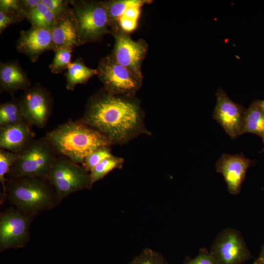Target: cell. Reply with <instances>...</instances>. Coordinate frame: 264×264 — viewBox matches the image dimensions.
Returning a JSON list of instances; mask_svg holds the SVG:
<instances>
[{"mask_svg": "<svg viewBox=\"0 0 264 264\" xmlns=\"http://www.w3.org/2000/svg\"><path fill=\"white\" fill-rule=\"evenodd\" d=\"M137 102L108 93L104 88L88 102L82 122L97 130L112 144H124L141 133H148Z\"/></svg>", "mask_w": 264, "mask_h": 264, "instance_id": "obj_1", "label": "cell"}, {"mask_svg": "<svg viewBox=\"0 0 264 264\" xmlns=\"http://www.w3.org/2000/svg\"><path fill=\"white\" fill-rule=\"evenodd\" d=\"M44 138L58 156L66 157L82 165L88 155L112 144L102 133L80 120L60 125L47 132Z\"/></svg>", "mask_w": 264, "mask_h": 264, "instance_id": "obj_2", "label": "cell"}, {"mask_svg": "<svg viewBox=\"0 0 264 264\" xmlns=\"http://www.w3.org/2000/svg\"><path fill=\"white\" fill-rule=\"evenodd\" d=\"M3 194L16 209L32 216L53 209L61 201L48 179L42 177L7 179Z\"/></svg>", "mask_w": 264, "mask_h": 264, "instance_id": "obj_3", "label": "cell"}, {"mask_svg": "<svg viewBox=\"0 0 264 264\" xmlns=\"http://www.w3.org/2000/svg\"><path fill=\"white\" fill-rule=\"evenodd\" d=\"M57 156L44 137L34 139L18 154V159L11 167L6 178L32 177L48 179L50 169Z\"/></svg>", "mask_w": 264, "mask_h": 264, "instance_id": "obj_4", "label": "cell"}, {"mask_svg": "<svg viewBox=\"0 0 264 264\" xmlns=\"http://www.w3.org/2000/svg\"><path fill=\"white\" fill-rule=\"evenodd\" d=\"M82 44L100 41L110 33L105 1L70 0Z\"/></svg>", "mask_w": 264, "mask_h": 264, "instance_id": "obj_5", "label": "cell"}, {"mask_svg": "<svg viewBox=\"0 0 264 264\" xmlns=\"http://www.w3.org/2000/svg\"><path fill=\"white\" fill-rule=\"evenodd\" d=\"M48 179L61 200L72 193L91 188L88 172L79 164L62 156L56 158Z\"/></svg>", "mask_w": 264, "mask_h": 264, "instance_id": "obj_6", "label": "cell"}, {"mask_svg": "<svg viewBox=\"0 0 264 264\" xmlns=\"http://www.w3.org/2000/svg\"><path fill=\"white\" fill-rule=\"evenodd\" d=\"M96 69L104 89L111 95L131 96L141 86L142 81L118 64L111 55L102 58Z\"/></svg>", "mask_w": 264, "mask_h": 264, "instance_id": "obj_7", "label": "cell"}, {"mask_svg": "<svg viewBox=\"0 0 264 264\" xmlns=\"http://www.w3.org/2000/svg\"><path fill=\"white\" fill-rule=\"evenodd\" d=\"M210 253L217 264H242L251 258L242 236L232 228H226L217 235Z\"/></svg>", "mask_w": 264, "mask_h": 264, "instance_id": "obj_8", "label": "cell"}, {"mask_svg": "<svg viewBox=\"0 0 264 264\" xmlns=\"http://www.w3.org/2000/svg\"><path fill=\"white\" fill-rule=\"evenodd\" d=\"M115 39V44L111 54L120 65L129 70L137 78L142 82L143 75L141 66L148 50L145 41L133 40L118 28L110 30Z\"/></svg>", "mask_w": 264, "mask_h": 264, "instance_id": "obj_9", "label": "cell"}, {"mask_svg": "<svg viewBox=\"0 0 264 264\" xmlns=\"http://www.w3.org/2000/svg\"><path fill=\"white\" fill-rule=\"evenodd\" d=\"M33 217L13 208L0 214V252L25 246L29 240V229Z\"/></svg>", "mask_w": 264, "mask_h": 264, "instance_id": "obj_10", "label": "cell"}, {"mask_svg": "<svg viewBox=\"0 0 264 264\" xmlns=\"http://www.w3.org/2000/svg\"><path fill=\"white\" fill-rule=\"evenodd\" d=\"M23 117L31 125L44 128L51 115L53 99L49 91L39 84L24 91L20 99Z\"/></svg>", "mask_w": 264, "mask_h": 264, "instance_id": "obj_11", "label": "cell"}, {"mask_svg": "<svg viewBox=\"0 0 264 264\" xmlns=\"http://www.w3.org/2000/svg\"><path fill=\"white\" fill-rule=\"evenodd\" d=\"M216 96L217 103L213 118L232 139H235L243 134L246 109L233 102L222 88L217 90Z\"/></svg>", "mask_w": 264, "mask_h": 264, "instance_id": "obj_12", "label": "cell"}, {"mask_svg": "<svg viewBox=\"0 0 264 264\" xmlns=\"http://www.w3.org/2000/svg\"><path fill=\"white\" fill-rule=\"evenodd\" d=\"M253 163V161L242 154H223L217 160L215 163L216 172L223 176L230 194L237 195L240 193L247 170Z\"/></svg>", "mask_w": 264, "mask_h": 264, "instance_id": "obj_13", "label": "cell"}, {"mask_svg": "<svg viewBox=\"0 0 264 264\" xmlns=\"http://www.w3.org/2000/svg\"><path fill=\"white\" fill-rule=\"evenodd\" d=\"M52 50L82 45L77 20L72 8L57 17L51 29Z\"/></svg>", "mask_w": 264, "mask_h": 264, "instance_id": "obj_14", "label": "cell"}, {"mask_svg": "<svg viewBox=\"0 0 264 264\" xmlns=\"http://www.w3.org/2000/svg\"><path fill=\"white\" fill-rule=\"evenodd\" d=\"M50 29L32 26L22 30L17 43V49L26 55L32 62L37 61L45 51L52 50Z\"/></svg>", "mask_w": 264, "mask_h": 264, "instance_id": "obj_15", "label": "cell"}, {"mask_svg": "<svg viewBox=\"0 0 264 264\" xmlns=\"http://www.w3.org/2000/svg\"><path fill=\"white\" fill-rule=\"evenodd\" d=\"M32 125L23 121L0 128V148L14 153L22 152L34 138Z\"/></svg>", "mask_w": 264, "mask_h": 264, "instance_id": "obj_16", "label": "cell"}, {"mask_svg": "<svg viewBox=\"0 0 264 264\" xmlns=\"http://www.w3.org/2000/svg\"><path fill=\"white\" fill-rule=\"evenodd\" d=\"M0 91H6L13 95L17 90L30 88L28 76L17 61L1 63L0 66Z\"/></svg>", "mask_w": 264, "mask_h": 264, "instance_id": "obj_17", "label": "cell"}, {"mask_svg": "<svg viewBox=\"0 0 264 264\" xmlns=\"http://www.w3.org/2000/svg\"><path fill=\"white\" fill-rule=\"evenodd\" d=\"M245 133L259 135L264 143V110L259 100L254 101L245 111L243 134Z\"/></svg>", "mask_w": 264, "mask_h": 264, "instance_id": "obj_18", "label": "cell"}, {"mask_svg": "<svg viewBox=\"0 0 264 264\" xmlns=\"http://www.w3.org/2000/svg\"><path fill=\"white\" fill-rule=\"evenodd\" d=\"M95 75H97V69L86 66L82 58H78L71 62L66 69V88L73 90L76 85L86 83Z\"/></svg>", "mask_w": 264, "mask_h": 264, "instance_id": "obj_19", "label": "cell"}, {"mask_svg": "<svg viewBox=\"0 0 264 264\" xmlns=\"http://www.w3.org/2000/svg\"><path fill=\"white\" fill-rule=\"evenodd\" d=\"M110 29L114 28L118 20L130 7L134 5L143 6L150 3L148 0H115L105 1Z\"/></svg>", "mask_w": 264, "mask_h": 264, "instance_id": "obj_20", "label": "cell"}, {"mask_svg": "<svg viewBox=\"0 0 264 264\" xmlns=\"http://www.w3.org/2000/svg\"><path fill=\"white\" fill-rule=\"evenodd\" d=\"M25 121L22 113L20 99L13 97L0 105V128Z\"/></svg>", "mask_w": 264, "mask_h": 264, "instance_id": "obj_21", "label": "cell"}, {"mask_svg": "<svg viewBox=\"0 0 264 264\" xmlns=\"http://www.w3.org/2000/svg\"><path fill=\"white\" fill-rule=\"evenodd\" d=\"M26 19L32 26L51 29L57 18L41 0V2L28 14Z\"/></svg>", "mask_w": 264, "mask_h": 264, "instance_id": "obj_22", "label": "cell"}, {"mask_svg": "<svg viewBox=\"0 0 264 264\" xmlns=\"http://www.w3.org/2000/svg\"><path fill=\"white\" fill-rule=\"evenodd\" d=\"M124 162L123 158L112 156L97 165L90 172V186L115 168H120Z\"/></svg>", "mask_w": 264, "mask_h": 264, "instance_id": "obj_23", "label": "cell"}, {"mask_svg": "<svg viewBox=\"0 0 264 264\" xmlns=\"http://www.w3.org/2000/svg\"><path fill=\"white\" fill-rule=\"evenodd\" d=\"M72 48H63L55 51V56L49 68L53 74H59L67 69L71 63Z\"/></svg>", "mask_w": 264, "mask_h": 264, "instance_id": "obj_24", "label": "cell"}, {"mask_svg": "<svg viewBox=\"0 0 264 264\" xmlns=\"http://www.w3.org/2000/svg\"><path fill=\"white\" fill-rule=\"evenodd\" d=\"M18 157V154L3 149L0 150V181L2 184L3 193L5 191V183L7 181L6 176Z\"/></svg>", "mask_w": 264, "mask_h": 264, "instance_id": "obj_25", "label": "cell"}, {"mask_svg": "<svg viewBox=\"0 0 264 264\" xmlns=\"http://www.w3.org/2000/svg\"><path fill=\"white\" fill-rule=\"evenodd\" d=\"M112 156L110 146L102 147L88 155L85 158L83 167L88 172H90L99 163Z\"/></svg>", "mask_w": 264, "mask_h": 264, "instance_id": "obj_26", "label": "cell"}, {"mask_svg": "<svg viewBox=\"0 0 264 264\" xmlns=\"http://www.w3.org/2000/svg\"><path fill=\"white\" fill-rule=\"evenodd\" d=\"M130 264H168V263L159 253L146 249L134 258Z\"/></svg>", "mask_w": 264, "mask_h": 264, "instance_id": "obj_27", "label": "cell"}, {"mask_svg": "<svg viewBox=\"0 0 264 264\" xmlns=\"http://www.w3.org/2000/svg\"><path fill=\"white\" fill-rule=\"evenodd\" d=\"M0 10L16 16L22 21L27 18V14L22 8L21 0H0Z\"/></svg>", "mask_w": 264, "mask_h": 264, "instance_id": "obj_28", "label": "cell"}, {"mask_svg": "<svg viewBox=\"0 0 264 264\" xmlns=\"http://www.w3.org/2000/svg\"><path fill=\"white\" fill-rule=\"evenodd\" d=\"M42 2L55 14L56 18L71 9L68 6L69 0H42Z\"/></svg>", "mask_w": 264, "mask_h": 264, "instance_id": "obj_29", "label": "cell"}, {"mask_svg": "<svg viewBox=\"0 0 264 264\" xmlns=\"http://www.w3.org/2000/svg\"><path fill=\"white\" fill-rule=\"evenodd\" d=\"M186 264H217L208 250L204 248L200 249L194 258L187 261Z\"/></svg>", "mask_w": 264, "mask_h": 264, "instance_id": "obj_30", "label": "cell"}, {"mask_svg": "<svg viewBox=\"0 0 264 264\" xmlns=\"http://www.w3.org/2000/svg\"><path fill=\"white\" fill-rule=\"evenodd\" d=\"M21 21L16 16L0 10V32L11 24Z\"/></svg>", "mask_w": 264, "mask_h": 264, "instance_id": "obj_31", "label": "cell"}, {"mask_svg": "<svg viewBox=\"0 0 264 264\" xmlns=\"http://www.w3.org/2000/svg\"><path fill=\"white\" fill-rule=\"evenodd\" d=\"M141 7L142 6L140 5H134L130 7L125 11L120 18L137 21L140 13Z\"/></svg>", "mask_w": 264, "mask_h": 264, "instance_id": "obj_32", "label": "cell"}, {"mask_svg": "<svg viewBox=\"0 0 264 264\" xmlns=\"http://www.w3.org/2000/svg\"><path fill=\"white\" fill-rule=\"evenodd\" d=\"M41 1V0H22L21 3L24 11L28 14Z\"/></svg>", "mask_w": 264, "mask_h": 264, "instance_id": "obj_33", "label": "cell"}, {"mask_svg": "<svg viewBox=\"0 0 264 264\" xmlns=\"http://www.w3.org/2000/svg\"><path fill=\"white\" fill-rule=\"evenodd\" d=\"M254 264H264V244L259 257L254 261Z\"/></svg>", "mask_w": 264, "mask_h": 264, "instance_id": "obj_34", "label": "cell"}, {"mask_svg": "<svg viewBox=\"0 0 264 264\" xmlns=\"http://www.w3.org/2000/svg\"><path fill=\"white\" fill-rule=\"evenodd\" d=\"M259 103L262 108L264 110V100H259Z\"/></svg>", "mask_w": 264, "mask_h": 264, "instance_id": "obj_35", "label": "cell"}, {"mask_svg": "<svg viewBox=\"0 0 264 264\" xmlns=\"http://www.w3.org/2000/svg\"><path fill=\"white\" fill-rule=\"evenodd\" d=\"M260 152L262 153H264V148Z\"/></svg>", "mask_w": 264, "mask_h": 264, "instance_id": "obj_36", "label": "cell"}]
</instances>
